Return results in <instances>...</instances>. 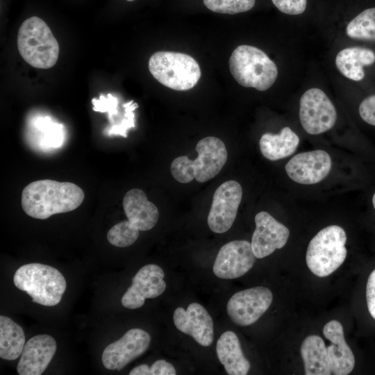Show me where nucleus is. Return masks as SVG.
I'll return each mask as SVG.
<instances>
[{
    "instance_id": "obj_3",
    "label": "nucleus",
    "mask_w": 375,
    "mask_h": 375,
    "mask_svg": "<svg viewBox=\"0 0 375 375\" xmlns=\"http://www.w3.org/2000/svg\"><path fill=\"white\" fill-rule=\"evenodd\" d=\"M17 48L22 58L38 69L53 67L59 56V44L51 29L35 16L26 19L20 26Z\"/></svg>"
},
{
    "instance_id": "obj_17",
    "label": "nucleus",
    "mask_w": 375,
    "mask_h": 375,
    "mask_svg": "<svg viewBox=\"0 0 375 375\" xmlns=\"http://www.w3.org/2000/svg\"><path fill=\"white\" fill-rule=\"evenodd\" d=\"M57 344L51 335H37L24 345L17 370L19 375H40L53 358Z\"/></svg>"
},
{
    "instance_id": "obj_14",
    "label": "nucleus",
    "mask_w": 375,
    "mask_h": 375,
    "mask_svg": "<svg viewBox=\"0 0 375 375\" xmlns=\"http://www.w3.org/2000/svg\"><path fill=\"white\" fill-rule=\"evenodd\" d=\"M331 166L329 154L317 149L296 154L288 162L285 169L288 176L294 182L311 185L325 178Z\"/></svg>"
},
{
    "instance_id": "obj_15",
    "label": "nucleus",
    "mask_w": 375,
    "mask_h": 375,
    "mask_svg": "<svg viewBox=\"0 0 375 375\" xmlns=\"http://www.w3.org/2000/svg\"><path fill=\"white\" fill-rule=\"evenodd\" d=\"M256 228L251 238V248L257 258L272 254L283 248L289 238L290 231L269 213L261 211L255 216Z\"/></svg>"
},
{
    "instance_id": "obj_9",
    "label": "nucleus",
    "mask_w": 375,
    "mask_h": 375,
    "mask_svg": "<svg viewBox=\"0 0 375 375\" xmlns=\"http://www.w3.org/2000/svg\"><path fill=\"white\" fill-rule=\"evenodd\" d=\"M273 299L269 289L258 286L235 293L228 300L227 313L237 325L254 324L269 308Z\"/></svg>"
},
{
    "instance_id": "obj_31",
    "label": "nucleus",
    "mask_w": 375,
    "mask_h": 375,
    "mask_svg": "<svg viewBox=\"0 0 375 375\" xmlns=\"http://www.w3.org/2000/svg\"><path fill=\"white\" fill-rule=\"evenodd\" d=\"M359 114L366 123L375 126V94L362 101L359 106Z\"/></svg>"
},
{
    "instance_id": "obj_22",
    "label": "nucleus",
    "mask_w": 375,
    "mask_h": 375,
    "mask_svg": "<svg viewBox=\"0 0 375 375\" xmlns=\"http://www.w3.org/2000/svg\"><path fill=\"white\" fill-rule=\"evenodd\" d=\"M299 144L298 135L288 126L283 128L278 134L266 133L259 141L262 154L270 160L291 156L296 151Z\"/></svg>"
},
{
    "instance_id": "obj_19",
    "label": "nucleus",
    "mask_w": 375,
    "mask_h": 375,
    "mask_svg": "<svg viewBox=\"0 0 375 375\" xmlns=\"http://www.w3.org/2000/svg\"><path fill=\"white\" fill-rule=\"evenodd\" d=\"M123 208L128 219L126 223L140 231L153 228L159 218L156 206L149 201L146 194L138 188L131 189L125 194Z\"/></svg>"
},
{
    "instance_id": "obj_12",
    "label": "nucleus",
    "mask_w": 375,
    "mask_h": 375,
    "mask_svg": "<svg viewBox=\"0 0 375 375\" xmlns=\"http://www.w3.org/2000/svg\"><path fill=\"white\" fill-rule=\"evenodd\" d=\"M256 256L247 240H233L223 245L213 265L216 276L223 279L239 278L253 267Z\"/></svg>"
},
{
    "instance_id": "obj_21",
    "label": "nucleus",
    "mask_w": 375,
    "mask_h": 375,
    "mask_svg": "<svg viewBox=\"0 0 375 375\" xmlns=\"http://www.w3.org/2000/svg\"><path fill=\"white\" fill-rule=\"evenodd\" d=\"M375 62V53L359 47L343 49L336 56L335 65L340 72L347 78L360 81L365 76L364 66Z\"/></svg>"
},
{
    "instance_id": "obj_28",
    "label": "nucleus",
    "mask_w": 375,
    "mask_h": 375,
    "mask_svg": "<svg viewBox=\"0 0 375 375\" xmlns=\"http://www.w3.org/2000/svg\"><path fill=\"white\" fill-rule=\"evenodd\" d=\"M140 231L134 229L124 222L112 226L107 233L109 243L117 247H126L133 244L139 236Z\"/></svg>"
},
{
    "instance_id": "obj_33",
    "label": "nucleus",
    "mask_w": 375,
    "mask_h": 375,
    "mask_svg": "<svg viewBox=\"0 0 375 375\" xmlns=\"http://www.w3.org/2000/svg\"><path fill=\"white\" fill-rule=\"evenodd\" d=\"M176 374L174 367L165 360L154 362L151 367H148L147 372V375H175Z\"/></svg>"
},
{
    "instance_id": "obj_23",
    "label": "nucleus",
    "mask_w": 375,
    "mask_h": 375,
    "mask_svg": "<svg viewBox=\"0 0 375 375\" xmlns=\"http://www.w3.org/2000/svg\"><path fill=\"white\" fill-rule=\"evenodd\" d=\"M301 355L306 375H330L327 349L323 339L316 335L306 337L301 346Z\"/></svg>"
},
{
    "instance_id": "obj_2",
    "label": "nucleus",
    "mask_w": 375,
    "mask_h": 375,
    "mask_svg": "<svg viewBox=\"0 0 375 375\" xmlns=\"http://www.w3.org/2000/svg\"><path fill=\"white\" fill-rule=\"evenodd\" d=\"M195 149L198 153L195 159L181 156L172 161L170 172L178 182L188 183L193 179L199 183L206 182L220 172L227 160L226 146L218 138H203Z\"/></svg>"
},
{
    "instance_id": "obj_1",
    "label": "nucleus",
    "mask_w": 375,
    "mask_h": 375,
    "mask_svg": "<svg viewBox=\"0 0 375 375\" xmlns=\"http://www.w3.org/2000/svg\"><path fill=\"white\" fill-rule=\"evenodd\" d=\"M84 197L83 190L73 183L45 179L27 185L22 191L21 203L28 216L45 219L76 209Z\"/></svg>"
},
{
    "instance_id": "obj_27",
    "label": "nucleus",
    "mask_w": 375,
    "mask_h": 375,
    "mask_svg": "<svg viewBox=\"0 0 375 375\" xmlns=\"http://www.w3.org/2000/svg\"><path fill=\"white\" fill-rule=\"evenodd\" d=\"M256 0H203L204 5L210 10L222 14H238L250 10Z\"/></svg>"
},
{
    "instance_id": "obj_7",
    "label": "nucleus",
    "mask_w": 375,
    "mask_h": 375,
    "mask_svg": "<svg viewBox=\"0 0 375 375\" xmlns=\"http://www.w3.org/2000/svg\"><path fill=\"white\" fill-rule=\"evenodd\" d=\"M149 70L162 85L177 91L193 88L201 77V69L190 55L158 51L149 60Z\"/></svg>"
},
{
    "instance_id": "obj_26",
    "label": "nucleus",
    "mask_w": 375,
    "mask_h": 375,
    "mask_svg": "<svg viewBox=\"0 0 375 375\" xmlns=\"http://www.w3.org/2000/svg\"><path fill=\"white\" fill-rule=\"evenodd\" d=\"M35 125L43 133L42 142L44 146L58 147L62 143L64 133L62 124L53 122L49 117H44L38 118Z\"/></svg>"
},
{
    "instance_id": "obj_10",
    "label": "nucleus",
    "mask_w": 375,
    "mask_h": 375,
    "mask_svg": "<svg viewBox=\"0 0 375 375\" xmlns=\"http://www.w3.org/2000/svg\"><path fill=\"white\" fill-rule=\"evenodd\" d=\"M242 197V188L235 181H227L215 190L208 215V225L216 233L226 232L232 226Z\"/></svg>"
},
{
    "instance_id": "obj_30",
    "label": "nucleus",
    "mask_w": 375,
    "mask_h": 375,
    "mask_svg": "<svg viewBox=\"0 0 375 375\" xmlns=\"http://www.w3.org/2000/svg\"><path fill=\"white\" fill-rule=\"evenodd\" d=\"M273 4L281 12L297 15L305 12L308 0H272Z\"/></svg>"
},
{
    "instance_id": "obj_5",
    "label": "nucleus",
    "mask_w": 375,
    "mask_h": 375,
    "mask_svg": "<svg viewBox=\"0 0 375 375\" xmlns=\"http://www.w3.org/2000/svg\"><path fill=\"white\" fill-rule=\"evenodd\" d=\"M13 282L33 302L45 306L59 303L67 286L64 276L57 269L40 263L20 267L14 274Z\"/></svg>"
},
{
    "instance_id": "obj_34",
    "label": "nucleus",
    "mask_w": 375,
    "mask_h": 375,
    "mask_svg": "<svg viewBox=\"0 0 375 375\" xmlns=\"http://www.w3.org/2000/svg\"><path fill=\"white\" fill-rule=\"evenodd\" d=\"M372 204H373V206H374V210H375V193L374 194V195L372 197Z\"/></svg>"
},
{
    "instance_id": "obj_13",
    "label": "nucleus",
    "mask_w": 375,
    "mask_h": 375,
    "mask_svg": "<svg viewBox=\"0 0 375 375\" xmlns=\"http://www.w3.org/2000/svg\"><path fill=\"white\" fill-rule=\"evenodd\" d=\"M165 273L156 265L149 264L141 267L132 279V285L121 299L122 306L128 309L142 306L146 299L161 295L166 289Z\"/></svg>"
},
{
    "instance_id": "obj_11",
    "label": "nucleus",
    "mask_w": 375,
    "mask_h": 375,
    "mask_svg": "<svg viewBox=\"0 0 375 375\" xmlns=\"http://www.w3.org/2000/svg\"><path fill=\"white\" fill-rule=\"evenodd\" d=\"M150 342L151 337L147 332L138 328H131L105 348L101 358L103 365L110 370H121L144 353Z\"/></svg>"
},
{
    "instance_id": "obj_18",
    "label": "nucleus",
    "mask_w": 375,
    "mask_h": 375,
    "mask_svg": "<svg viewBox=\"0 0 375 375\" xmlns=\"http://www.w3.org/2000/svg\"><path fill=\"white\" fill-rule=\"evenodd\" d=\"M323 334L331 342L326 349L331 374H350L355 365V358L345 341L341 323L337 320L327 322L323 328Z\"/></svg>"
},
{
    "instance_id": "obj_29",
    "label": "nucleus",
    "mask_w": 375,
    "mask_h": 375,
    "mask_svg": "<svg viewBox=\"0 0 375 375\" xmlns=\"http://www.w3.org/2000/svg\"><path fill=\"white\" fill-rule=\"evenodd\" d=\"M93 110L100 112H107L110 126H114L115 118L119 117L118 99L111 94H108L106 97L101 94L99 99H92Z\"/></svg>"
},
{
    "instance_id": "obj_6",
    "label": "nucleus",
    "mask_w": 375,
    "mask_h": 375,
    "mask_svg": "<svg viewBox=\"0 0 375 375\" xmlns=\"http://www.w3.org/2000/svg\"><path fill=\"white\" fill-rule=\"evenodd\" d=\"M346 233L339 226H328L319 231L309 242L306 255L311 272L319 277L334 272L346 258Z\"/></svg>"
},
{
    "instance_id": "obj_35",
    "label": "nucleus",
    "mask_w": 375,
    "mask_h": 375,
    "mask_svg": "<svg viewBox=\"0 0 375 375\" xmlns=\"http://www.w3.org/2000/svg\"><path fill=\"white\" fill-rule=\"evenodd\" d=\"M126 1H134V0H126Z\"/></svg>"
},
{
    "instance_id": "obj_24",
    "label": "nucleus",
    "mask_w": 375,
    "mask_h": 375,
    "mask_svg": "<svg viewBox=\"0 0 375 375\" xmlns=\"http://www.w3.org/2000/svg\"><path fill=\"white\" fill-rule=\"evenodd\" d=\"M25 345L22 328L10 318L0 316V357L14 360L21 356Z\"/></svg>"
},
{
    "instance_id": "obj_20",
    "label": "nucleus",
    "mask_w": 375,
    "mask_h": 375,
    "mask_svg": "<svg viewBox=\"0 0 375 375\" xmlns=\"http://www.w3.org/2000/svg\"><path fill=\"white\" fill-rule=\"evenodd\" d=\"M216 351L219 360L229 375H246L250 369V362L244 357L236 334L227 331L217 342Z\"/></svg>"
},
{
    "instance_id": "obj_25",
    "label": "nucleus",
    "mask_w": 375,
    "mask_h": 375,
    "mask_svg": "<svg viewBox=\"0 0 375 375\" xmlns=\"http://www.w3.org/2000/svg\"><path fill=\"white\" fill-rule=\"evenodd\" d=\"M346 33L353 39L375 41V7L365 9L352 19Z\"/></svg>"
},
{
    "instance_id": "obj_4",
    "label": "nucleus",
    "mask_w": 375,
    "mask_h": 375,
    "mask_svg": "<svg viewBox=\"0 0 375 375\" xmlns=\"http://www.w3.org/2000/svg\"><path fill=\"white\" fill-rule=\"evenodd\" d=\"M231 75L242 86L265 91L275 83L278 76L276 64L258 48L240 45L229 58Z\"/></svg>"
},
{
    "instance_id": "obj_32",
    "label": "nucleus",
    "mask_w": 375,
    "mask_h": 375,
    "mask_svg": "<svg viewBox=\"0 0 375 375\" xmlns=\"http://www.w3.org/2000/svg\"><path fill=\"white\" fill-rule=\"evenodd\" d=\"M366 299L369 312L375 319V269L371 272L367 282Z\"/></svg>"
},
{
    "instance_id": "obj_8",
    "label": "nucleus",
    "mask_w": 375,
    "mask_h": 375,
    "mask_svg": "<svg viewBox=\"0 0 375 375\" xmlns=\"http://www.w3.org/2000/svg\"><path fill=\"white\" fill-rule=\"evenodd\" d=\"M299 119L306 133L318 135L333 127L337 112L325 92L312 88L306 91L300 99Z\"/></svg>"
},
{
    "instance_id": "obj_16",
    "label": "nucleus",
    "mask_w": 375,
    "mask_h": 375,
    "mask_svg": "<svg viewBox=\"0 0 375 375\" xmlns=\"http://www.w3.org/2000/svg\"><path fill=\"white\" fill-rule=\"evenodd\" d=\"M173 320L176 328L181 332L190 335L199 344L210 346L214 338L212 317L206 308L198 303H190L187 310L177 308Z\"/></svg>"
}]
</instances>
